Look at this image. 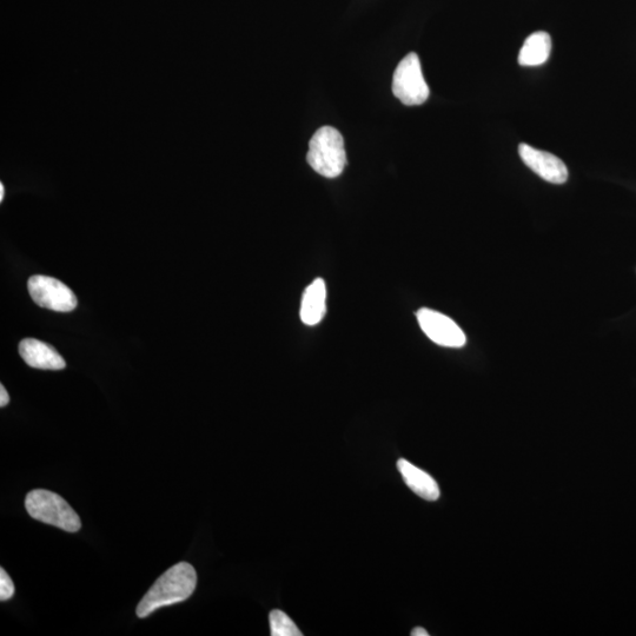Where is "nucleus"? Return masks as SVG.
I'll return each mask as SVG.
<instances>
[{
  "label": "nucleus",
  "instance_id": "nucleus-1",
  "mask_svg": "<svg viewBox=\"0 0 636 636\" xmlns=\"http://www.w3.org/2000/svg\"><path fill=\"white\" fill-rule=\"evenodd\" d=\"M197 586V573L188 562H180L165 572L137 607L138 618H147L162 607L180 604L194 594Z\"/></svg>",
  "mask_w": 636,
  "mask_h": 636
},
{
  "label": "nucleus",
  "instance_id": "nucleus-2",
  "mask_svg": "<svg viewBox=\"0 0 636 636\" xmlns=\"http://www.w3.org/2000/svg\"><path fill=\"white\" fill-rule=\"evenodd\" d=\"M307 161L317 174L327 178L339 177L347 165L341 132L333 127L318 129L309 143Z\"/></svg>",
  "mask_w": 636,
  "mask_h": 636
},
{
  "label": "nucleus",
  "instance_id": "nucleus-3",
  "mask_svg": "<svg viewBox=\"0 0 636 636\" xmlns=\"http://www.w3.org/2000/svg\"><path fill=\"white\" fill-rule=\"evenodd\" d=\"M25 507L32 519L55 526L65 532L76 533L82 528L81 519L62 496L45 489L32 490L26 496Z\"/></svg>",
  "mask_w": 636,
  "mask_h": 636
},
{
  "label": "nucleus",
  "instance_id": "nucleus-4",
  "mask_svg": "<svg viewBox=\"0 0 636 636\" xmlns=\"http://www.w3.org/2000/svg\"><path fill=\"white\" fill-rule=\"evenodd\" d=\"M393 92L408 106L421 105L429 98V86L422 74L420 58L415 52H410L397 65L393 78Z\"/></svg>",
  "mask_w": 636,
  "mask_h": 636
},
{
  "label": "nucleus",
  "instance_id": "nucleus-5",
  "mask_svg": "<svg viewBox=\"0 0 636 636\" xmlns=\"http://www.w3.org/2000/svg\"><path fill=\"white\" fill-rule=\"evenodd\" d=\"M30 296L37 306L70 313L77 308L78 300L74 291L56 278L48 276H32L28 282Z\"/></svg>",
  "mask_w": 636,
  "mask_h": 636
},
{
  "label": "nucleus",
  "instance_id": "nucleus-6",
  "mask_svg": "<svg viewBox=\"0 0 636 636\" xmlns=\"http://www.w3.org/2000/svg\"><path fill=\"white\" fill-rule=\"evenodd\" d=\"M416 317L423 333L439 346L447 348L465 346L467 337L452 318L428 308L417 311Z\"/></svg>",
  "mask_w": 636,
  "mask_h": 636
},
{
  "label": "nucleus",
  "instance_id": "nucleus-7",
  "mask_svg": "<svg viewBox=\"0 0 636 636\" xmlns=\"http://www.w3.org/2000/svg\"><path fill=\"white\" fill-rule=\"evenodd\" d=\"M520 157L527 167L536 175L553 184H563L568 180V169L559 157L530 147L528 144H520Z\"/></svg>",
  "mask_w": 636,
  "mask_h": 636
},
{
  "label": "nucleus",
  "instance_id": "nucleus-8",
  "mask_svg": "<svg viewBox=\"0 0 636 636\" xmlns=\"http://www.w3.org/2000/svg\"><path fill=\"white\" fill-rule=\"evenodd\" d=\"M19 354L31 368L63 370L66 367V362L55 348L36 339H25L19 343Z\"/></svg>",
  "mask_w": 636,
  "mask_h": 636
},
{
  "label": "nucleus",
  "instance_id": "nucleus-9",
  "mask_svg": "<svg viewBox=\"0 0 636 636\" xmlns=\"http://www.w3.org/2000/svg\"><path fill=\"white\" fill-rule=\"evenodd\" d=\"M397 469H399L406 485L420 498L427 501H436L440 498L439 485L424 470L417 468L412 462L404 459L397 461Z\"/></svg>",
  "mask_w": 636,
  "mask_h": 636
},
{
  "label": "nucleus",
  "instance_id": "nucleus-10",
  "mask_svg": "<svg viewBox=\"0 0 636 636\" xmlns=\"http://www.w3.org/2000/svg\"><path fill=\"white\" fill-rule=\"evenodd\" d=\"M326 301V283H324L322 278H316L304 291L301 306L302 322L310 327L320 323L327 313Z\"/></svg>",
  "mask_w": 636,
  "mask_h": 636
},
{
  "label": "nucleus",
  "instance_id": "nucleus-11",
  "mask_svg": "<svg viewBox=\"0 0 636 636\" xmlns=\"http://www.w3.org/2000/svg\"><path fill=\"white\" fill-rule=\"evenodd\" d=\"M552 38L547 32L539 31L530 35L523 44L519 55L522 66H539L545 64L551 56Z\"/></svg>",
  "mask_w": 636,
  "mask_h": 636
},
{
  "label": "nucleus",
  "instance_id": "nucleus-12",
  "mask_svg": "<svg viewBox=\"0 0 636 636\" xmlns=\"http://www.w3.org/2000/svg\"><path fill=\"white\" fill-rule=\"evenodd\" d=\"M270 631L273 636H302L300 629L289 616L275 609L269 615Z\"/></svg>",
  "mask_w": 636,
  "mask_h": 636
},
{
  "label": "nucleus",
  "instance_id": "nucleus-13",
  "mask_svg": "<svg viewBox=\"0 0 636 636\" xmlns=\"http://www.w3.org/2000/svg\"><path fill=\"white\" fill-rule=\"evenodd\" d=\"M15 583L11 580L5 569H0V600L8 601L15 595Z\"/></svg>",
  "mask_w": 636,
  "mask_h": 636
},
{
  "label": "nucleus",
  "instance_id": "nucleus-14",
  "mask_svg": "<svg viewBox=\"0 0 636 636\" xmlns=\"http://www.w3.org/2000/svg\"><path fill=\"white\" fill-rule=\"evenodd\" d=\"M9 402H10L9 393L6 392V389L2 384V386H0V407L4 408L8 406Z\"/></svg>",
  "mask_w": 636,
  "mask_h": 636
},
{
  "label": "nucleus",
  "instance_id": "nucleus-15",
  "mask_svg": "<svg viewBox=\"0 0 636 636\" xmlns=\"http://www.w3.org/2000/svg\"><path fill=\"white\" fill-rule=\"evenodd\" d=\"M413 636H428L429 633L422 627H416L412 631Z\"/></svg>",
  "mask_w": 636,
  "mask_h": 636
},
{
  "label": "nucleus",
  "instance_id": "nucleus-16",
  "mask_svg": "<svg viewBox=\"0 0 636 636\" xmlns=\"http://www.w3.org/2000/svg\"><path fill=\"white\" fill-rule=\"evenodd\" d=\"M4 195H5L4 185H3V183H2V184H0V202H3V200H4Z\"/></svg>",
  "mask_w": 636,
  "mask_h": 636
}]
</instances>
